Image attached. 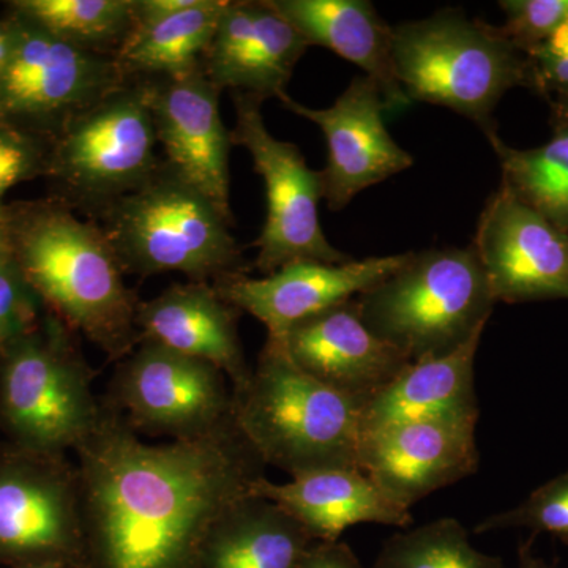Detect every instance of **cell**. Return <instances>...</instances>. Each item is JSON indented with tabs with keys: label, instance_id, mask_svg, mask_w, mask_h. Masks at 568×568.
I'll use <instances>...</instances> for the list:
<instances>
[{
	"label": "cell",
	"instance_id": "cell-1",
	"mask_svg": "<svg viewBox=\"0 0 568 568\" xmlns=\"http://www.w3.org/2000/svg\"><path fill=\"white\" fill-rule=\"evenodd\" d=\"M74 452L84 568H197L213 526L264 476L234 420L151 446L103 399L95 428Z\"/></svg>",
	"mask_w": 568,
	"mask_h": 568
},
{
	"label": "cell",
	"instance_id": "cell-2",
	"mask_svg": "<svg viewBox=\"0 0 568 568\" xmlns=\"http://www.w3.org/2000/svg\"><path fill=\"white\" fill-rule=\"evenodd\" d=\"M11 257L44 310L119 362L140 345V297L103 227L55 197L9 205Z\"/></svg>",
	"mask_w": 568,
	"mask_h": 568
},
{
	"label": "cell",
	"instance_id": "cell-3",
	"mask_svg": "<svg viewBox=\"0 0 568 568\" xmlns=\"http://www.w3.org/2000/svg\"><path fill=\"white\" fill-rule=\"evenodd\" d=\"M366 398L306 375L278 343L265 339L248 384L234 392V422L264 466L293 477L361 469Z\"/></svg>",
	"mask_w": 568,
	"mask_h": 568
},
{
	"label": "cell",
	"instance_id": "cell-4",
	"mask_svg": "<svg viewBox=\"0 0 568 568\" xmlns=\"http://www.w3.org/2000/svg\"><path fill=\"white\" fill-rule=\"evenodd\" d=\"M97 223L125 275L179 272L189 282L215 283L252 268L231 234L234 220L163 160L140 189L112 204Z\"/></svg>",
	"mask_w": 568,
	"mask_h": 568
},
{
	"label": "cell",
	"instance_id": "cell-5",
	"mask_svg": "<svg viewBox=\"0 0 568 568\" xmlns=\"http://www.w3.org/2000/svg\"><path fill=\"white\" fill-rule=\"evenodd\" d=\"M396 80L413 102L437 104L496 132L493 112L514 88H529L528 55L499 26L467 18L462 10L437 11L425 20L394 26Z\"/></svg>",
	"mask_w": 568,
	"mask_h": 568
},
{
	"label": "cell",
	"instance_id": "cell-6",
	"mask_svg": "<svg viewBox=\"0 0 568 568\" xmlns=\"http://www.w3.org/2000/svg\"><path fill=\"white\" fill-rule=\"evenodd\" d=\"M355 302L366 327L413 364L466 345L497 304L473 245L409 252L395 274Z\"/></svg>",
	"mask_w": 568,
	"mask_h": 568
},
{
	"label": "cell",
	"instance_id": "cell-7",
	"mask_svg": "<svg viewBox=\"0 0 568 568\" xmlns=\"http://www.w3.org/2000/svg\"><path fill=\"white\" fill-rule=\"evenodd\" d=\"M77 332L44 310L36 327L0 354V433L11 446L67 455L91 436L102 414L97 372Z\"/></svg>",
	"mask_w": 568,
	"mask_h": 568
},
{
	"label": "cell",
	"instance_id": "cell-8",
	"mask_svg": "<svg viewBox=\"0 0 568 568\" xmlns=\"http://www.w3.org/2000/svg\"><path fill=\"white\" fill-rule=\"evenodd\" d=\"M148 85L132 78L67 123L51 141L47 175L55 200L97 222L140 189L162 160Z\"/></svg>",
	"mask_w": 568,
	"mask_h": 568
},
{
	"label": "cell",
	"instance_id": "cell-9",
	"mask_svg": "<svg viewBox=\"0 0 568 568\" xmlns=\"http://www.w3.org/2000/svg\"><path fill=\"white\" fill-rule=\"evenodd\" d=\"M80 473L67 455L0 443V566L84 568Z\"/></svg>",
	"mask_w": 568,
	"mask_h": 568
},
{
	"label": "cell",
	"instance_id": "cell-10",
	"mask_svg": "<svg viewBox=\"0 0 568 568\" xmlns=\"http://www.w3.org/2000/svg\"><path fill=\"white\" fill-rule=\"evenodd\" d=\"M235 123L231 130L234 145H242L253 160L254 171L263 178L267 215L252 268L264 275L297 261L342 264L353 260L336 250L325 237L320 220L324 200L321 171L312 170L293 142L276 140L265 126L264 100L248 93H233Z\"/></svg>",
	"mask_w": 568,
	"mask_h": 568
},
{
	"label": "cell",
	"instance_id": "cell-11",
	"mask_svg": "<svg viewBox=\"0 0 568 568\" xmlns=\"http://www.w3.org/2000/svg\"><path fill=\"white\" fill-rule=\"evenodd\" d=\"M13 18L17 48L0 73V121L52 141L77 115L132 80L114 55L74 47Z\"/></svg>",
	"mask_w": 568,
	"mask_h": 568
},
{
	"label": "cell",
	"instance_id": "cell-12",
	"mask_svg": "<svg viewBox=\"0 0 568 568\" xmlns=\"http://www.w3.org/2000/svg\"><path fill=\"white\" fill-rule=\"evenodd\" d=\"M227 383L209 362L140 342L119 362L102 399L136 433L190 439L234 420V390Z\"/></svg>",
	"mask_w": 568,
	"mask_h": 568
},
{
	"label": "cell",
	"instance_id": "cell-13",
	"mask_svg": "<svg viewBox=\"0 0 568 568\" xmlns=\"http://www.w3.org/2000/svg\"><path fill=\"white\" fill-rule=\"evenodd\" d=\"M470 245L496 302L568 301V233L503 183L485 204Z\"/></svg>",
	"mask_w": 568,
	"mask_h": 568
},
{
	"label": "cell",
	"instance_id": "cell-14",
	"mask_svg": "<svg viewBox=\"0 0 568 568\" xmlns=\"http://www.w3.org/2000/svg\"><path fill=\"white\" fill-rule=\"evenodd\" d=\"M283 108L320 126L327 144L321 171L324 200L331 211H343L358 193L409 170L414 156L388 133L386 100L372 78L361 74L324 110L305 106L290 95Z\"/></svg>",
	"mask_w": 568,
	"mask_h": 568
},
{
	"label": "cell",
	"instance_id": "cell-15",
	"mask_svg": "<svg viewBox=\"0 0 568 568\" xmlns=\"http://www.w3.org/2000/svg\"><path fill=\"white\" fill-rule=\"evenodd\" d=\"M148 85L163 162L233 219L230 204L231 130L220 114L222 91L203 69L174 78H142Z\"/></svg>",
	"mask_w": 568,
	"mask_h": 568
},
{
	"label": "cell",
	"instance_id": "cell-16",
	"mask_svg": "<svg viewBox=\"0 0 568 568\" xmlns=\"http://www.w3.org/2000/svg\"><path fill=\"white\" fill-rule=\"evenodd\" d=\"M478 418L429 417L383 429L362 440L361 469L396 504L410 508L477 473Z\"/></svg>",
	"mask_w": 568,
	"mask_h": 568
},
{
	"label": "cell",
	"instance_id": "cell-17",
	"mask_svg": "<svg viewBox=\"0 0 568 568\" xmlns=\"http://www.w3.org/2000/svg\"><path fill=\"white\" fill-rule=\"evenodd\" d=\"M407 257L409 253L342 264L297 261L263 278L239 274L212 284L239 312L263 323L267 339L280 342L295 324L351 301L395 274Z\"/></svg>",
	"mask_w": 568,
	"mask_h": 568
},
{
	"label": "cell",
	"instance_id": "cell-18",
	"mask_svg": "<svg viewBox=\"0 0 568 568\" xmlns=\"http://www.w3.org/2000/svg\"><path fill=\"white\" fill-rule=\"evenodd\" d=\"M308 48L271 0H226L201 69L222 92L282 100Z\"/></svg>",
	"mask_w": 568,
	"mask_h": 568
},
{
	"label": "cell",
	"instance_id": "cell-19",
	"mask_svg": "<svg viewBox=\"0 0 568 568\" xmlns=\"http://www.w3.org/2000/svg\"><path fill=\"white\" fill-rule=\"evenodd\" d=\"M275 343L306 375L351 395L372 396L413 364L366 327L355 297L295 324Z\"/></svg>",
	"mask_w": 568,
	"mask_h": 568
},
{
	"label": "cell",
	"instance_id": "cell-20",
	"mask_svg": "<svg viewBox=\"0 0 568 568\" xmlns=\"http://www.w3.org/2000/svg\"><path fill=\"white\" fill-rule=\"evenodd\" d=\"M212 283H175L140 304V342H152L222 369L234 392L248 384L253 368L246 362L239 317Z\"/></svg>",
	"mask_w": 568,
	"mask_h": 568
},
{
	"label": "cell",
	"instance_id": "cell-21",
	"mask_svg": "<svg viewBox=\"0 0 568 568\" xmlns=\"http://www.w3.org/2000/svg\"><path fill=\"white\" fill-rule=\"evenodd\" d=\"M250 495L271 500L315 541H338L361 523L409 528L410 508L396 504L361 469H324L274 484L264 476L253 481Z\"/></svg>",
	"mask_w": 568,
	"mask_h": 568
},
{
	"label": "cell",
	"instance_id": "cell-22",
	"mask_svg": "<svg viewBox=\"0 0 568 568\" xmlns=\"http://www.w3.org/2000/svg\"><path fill=\"white\" fill-rule=\"evenodd\" d=\"M284 20L294 26L310 47L327 48L355 63L372 78L386 100L387 111L409 106L396 80L392 59L394 28L369 0H271Z\"/></svg>",
	"mask_w": 568,
	"mask_h": 568
},
{
	"label": "cell",
	"instance_id": "cell-23",
	"mask_svg": "<svg viewBox=\"0 0 568 568\" xmlns=\"http://www.w3.org/2000/svg\"><path fill=\"white\" fill-rule=\"evenodd\" d=\"M481 335L484 332L444 357L410 364L368 396L362 410V440L406 422L480 414L474 365Z\"/></svg>",
	"mask_w": 568,
	"mask_h": 568
},
{
	"label": "cell",
	"instance_id": "cell-24",
	"mask_svg": "<svg viewBox=\"0 0 568 568\" xmlns=\"http://www.w3.org/2000/svg\"><path fill=\"white\" fill-rule=\"evenodd\" d=\"M313 544L283 508L248 495L213 526L197 568H298Z\"/></svg>",
	"mask_w": 568,
	"mask_h": 568
},
{
	"label": "cell",
	"instance_id": "cell-25",
	"mask_svg": "<svg viewBox=\"0 0 568 568\" xmlns=\"http://www.w3.org/2000/svg\"><path fill=\"white\" fill-rule=\"evenodd\" d=\"M226 0H197L192 9L134 26L115 61L129 78H174L201 69Z\"/></svg>",
	"mask_w": 568,
	"mask_h": 568
},
{
	"label": "cell",
	"instance_id": "cell-26",
	"mask_svg": "<svg viewBox=\"0 0 568 568\" xmlns=\"http://www.w3.org/2000/svg\"><path fill=\"white\" fill-rule=\"evenodd\" d=\"M9 13L69 41L114 55L134 28L133 0H11Z\"/></svg>",
	"mask_w": 568,
	"mask_h": 568
},
{
	"label": "cell",
	"instance_id": "cell-27",
	"mask_svg": "<svg viewBox=\"0 0 568 568\" xmlns=\"http://www.w3.org/2000/svg\"><path fill=\"white\" fill-rule=\"evenodd\" d=\"M506 185L523 203L568 233V129L534 149H515L497 132L487 134Z\"/></svg>",
	"mask_w": 568,
	"mask_h": 568
},
{
	"label": "cell",
	"instance_id": "cell-28",
	"mask_svg": "<svg viewBox=\"0 0 568 568\" xmlns=\"http://www.w3.org/2000/svg\"><path fill=\"white\" fill-rule=\"evenodd\" d=\"M375 568H504V562L474 548L458 519L440 518L388 538Z\"/></svg>",
	"mask_w": 568,
	"mask_h": 568
},
{
	"label": "cell",
	"instance_id": "cell-29",
	"mask_svg": "<svg viewBox=\"0 0 568 568\" xmlns=\"http://www.w3.org/2000/svg\"><path fill=\"white\" fill-rule=\"evenodd\" d=\"M526 528L537 534H551L568 545V470L530 493L519 506L491 515L478 523L474 532Z\"/></svg>",
	"mask_w": 568,
	"mask_h": 568
},
{
	"label": "cell",
	"instance_id": "cell-30",
	"mask_svg": "<svg viewBox=\"0 0 568 568\" xmlns=\"http://www.w3.org/2000/svg\"><path fill=\"white\" fill-rule=\"evenodd\" d=\"M500 31L519 51L536 50L568 20V0H503Z\"/></svg>",
	"mask_w": 568,
	"mask_h": 568
},
{
	"label": "cell",
	"instance_id": "cell-31",
	"mask_svg": "<svg viewBox=\"0 0 568 568\" xmlns=\"http://www.w3.org/2000/svg\"><path fill=\"white\" fill-rule=\"evenodd\" d=\"M44 306L13 257H0V354L36 327Z\"/></svg>",
	"mask_w": 568,
	"mask_h": 568
},
{
	"label": "cell",
	"instance_id": "cell-32",
	"mask_svg": "<svg viewBox=\"0 0 568 568\" xmlns=\"http://www.w3.org/2000/svg\"><path fill=\"white\" fill-rule=\"evenodd\" d=\"M51 141L0 121V201L18 183L47 175Z\"/></svg>",
	"mask_w": 568,
	"mask_h": 568
},
{
	"label": "cell",
	"instance_id": "cell-33",
	"mask_svg": "<svg viewBox=\"0 0 568 568\" xmlns=\"http://www.w3.org/2000/svg\"><path fill=\"white\" fill-rule=\"evenodd\" d=\"M530 85L545 99L568 93V20L540 47L528 52Z\"/></svg>",
	"mask_w": 568,
	"mask_h": 568
},
{
	"label": "cell",
	"instance_id": "cell-34",
	"mask_svg": "<svg viewBox=\"0 0 568 568\" xmlns=\"http://www.w3.org/2000/svg\"><path fill=\"white\" fill-rule=\"evenodd\" d=\"M298 568H364L345 541H316Z\"/></svg>",
	"mask_w": 568,
	"mask_h": 568
},
{
	"label": "cell",
	"instance_id": "cell-35",
	"mask_svg": "<svg viewBox=\"0 0 568 568\" xmlns=\"http://www.w3.org/2000/svg\"><path fill=\"white\" fill-rule=\"evenodd\" d=\"M197 0H133L134 26L151 24L192 9Z\"/></svg>",
	"mask_w": 568,
	"mask_h": 568
},
{
	"label": "cell",
	"instance_id": "cell-36",
	"mask_svg": "<svg viewBox=\"0 0 568 568\" xmlns=\"http://www.w3.org/2000/svg\"><path fill=\"white\" fill-rule=\"evenodd\" d=\"M18 29L13 17L0 20V73L7 69L11 58H13L14 48H17Z\"/></svg>",
	"mask_w": 568,
	"mask_h": 568
},
{
	"label": "cell",
	"instance_id": "cell-37",
	"mask_svg": "<svg viewBox=\"0 0 568 568\" xmlns=\"http://www.w3.org/2000/svg\"><path fill=\"white\" fill-rule=\"evenodd\" d=\"M534 537H530L528 541L519 545L518 548V568H555L548 566L544 559L537 558L532 552Z\"/></svg>",
	"mask_w": 568,
	"mask_h": 568
},
{
	"label": "cell",
	"instance_id": "cell-38",
	"mask_svg": "<svg viewBox=\"0 0 568 568\" xmlns=\"http://www.w3.org/2000/svg\"><path fill=\"white\" fill-rule=\"evenodd\" d=\"M11 256L9 204L0 201V257Z\"/></svg>",
	"mask_w": 568,
	"mask_h": 568
},
{
	"label": "cell",
	"instance_id": "cell-39",
	"mask_svg": "<svg viewBox=\"0 0 568 568\" xmlns=\"http://www.w3.org/2000/svg\"><path fill=\"white\" fill-rule=\"evenodd\" d=\"M551 104L552 126L555 129H568V93L548 100Z\"/></svg>",
	"mask_w": 568,
	"mask_h": 568
},
{
	"label": "cell",
	"instance_id": "cell-40",
	"mask_svg": "<svg viewBox=\"0 0 568 568\" xmlns=\"http://www.w3.org/2000/svg\"><path fill=\"white\" fill-rule=\"evenodd\" d=\"M24 568H69V567L51 566V564H47V566H32V567H24Z\"/></svg>",
	"mask_w": 568,
	"mask_h": 568
}]
</instances>
